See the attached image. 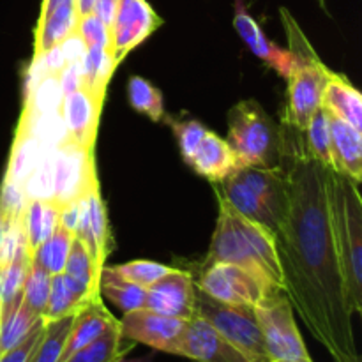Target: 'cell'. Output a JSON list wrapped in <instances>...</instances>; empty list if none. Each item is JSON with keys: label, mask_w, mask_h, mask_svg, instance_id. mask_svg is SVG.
Masks as SVG:
<instances>
[{"label": "cell", "mask_w": 362, "mask_h": 362, "mask_svg": "<svg viewBox=\"0 0 362 362\" xmlns=\"http://www.w3.org/2000/svg\"><path fill=\"white\" fill-rule=\"evenodd\" d=\"M281 161L290 211L274 235L285 293L334 362H361L329 221L325 168L311 158L303 131L281 126Z\"/></svg>", "instance_id": "1"}, {"label": "cell", "mask_w": 362, "mask_h": 362, "mask_svg": "<svg viewBox=\"0 0 362 362\" xmlns=\"http://www.w3.org/2000/svg\"><path fill=\"white\" fill-rule=\"evenodd\" d=\"M218 204V225L204 264L225 262V264L239 265L264 281L285 290L281 264L276 253L272 233L251 219L244 218L219 194Z\"/></svg>", "instance_id": "2"}, {"label": "cell", "mask_w": 362, "mask_h": 362, "mask_svg": "<svg viewBox=\"0 0 362 362\" xmlns=\"http://www.w3.org/2000/svg\"><path fill=\"white\" fill-rule=\"evenodd\" d=\"M329 221L346 299L352 313H362V200L359 184L327 168Z\"/></svg>", "instance_id": "3"}, {"label": "cell", "mask_w": 362, "mask_h": 362, "mask_svg": "<svg viewBox=\"0 0 362 362\" xmlns=\"http://www.w3.org/2000/svg\"><path fill=\"white\" fill-rule=\"evenodd\" d=\"M279 14H281L283 27L290 42V52L297 59L296 67L290 71L286 78L288 80V105H286V115L283 122L304 131L311 115L322 106V94H324L331 69L317 55L292 13L286 7H281Z\"/></svg>", "instance_id": "4"}, {"label": "cell", "mask_w": 362, "mask_h": 362, "mask_svg": "<svg viewBox=\"0 0 362 362\" xmlns=\"http://www.w3.org/2000/svg\"><path fill=\"white\" fill-rule=\"evenodd\" d=\"M226 141L239 166L274 168L281 161V127L255 99H244L230 110Z\"/></svg>", "instance_id": "5"}, {"label": "cell", "mask_w": 362, "mask_h": 362, "mask_svg": "<svg viewBox=\"0 0 362 362\" xmlns=\"http://www.w3.org/2000/svg\"><path fill=\"white\" fill-rule=\"evenodd\" d=\"M193 317L207 322L216 332H219L226 341L243 350L250 359L255 362H269L253 308L221 303V300L212 299L197 286L194 288Z\"/></svg>", "instance_id": "6"}, {"label": "cell", "mask_w": 362, "mask_h": 362, "mask_svg": "<svg viewBox=\"0 0 362 362\" xmlns=\"http://www.w3.org/2000/svg\"><path fill=\"white\" fill-rule=\"evenodd\" d=\"M269 362L311 361L285 290L276 288L253 308Z\"/></svg>", "instance_id": "7"}, {"label": "cell", "mask_w": 362, "mask_h": 362, "mask_svg": "<svg viewBox=\"0 0 362 362\" xmlns=\"http://www.w3.org/2000/svg\"><path fill=\"white\" fill-rule=\"evenodd\" d=\"M194 283L212 299L247 308H255L272 290L279 288L239 265L225 262L202 265L200 276Z\"/></svg>", "instance_id": "8"}, {"label": "cell", "mask_w": 362, "mask_h": 362, "mask_svg": "<svg viewBox=\"0 0 362 362\" xmlns=\"http://www.w3.org/2000/svg\"><path fill=\"white\" fill-rule=\"evenodd\" d=\"M98 180L92 148H85L67 140L60 144L53 159V202L62 207L78 200Z\"/></svg>", "instance_id": "9"}, {"label": "cell", "mask_w": 362, "mask_h": 362, "mask_svg": "<svg viewBox=\"0 0 362 362\" xmlns=\"http://www.w3.org/2000/svg\"><path fill=\"white\" fill-rule=\"evenodd\" d=\"M187 322L189 320L166 317V315H159L156 311L141 308V310L124 313L122 320H119V325L124 339L141 343V345L159 350V352L179 356Z\"/></svg>", "instance_id": "10"}, {"label": "cell", "mask_w": 362, "mask_h": 362, "mask_svg": "<svg viewBox=\"0 0 362 362\" xmlns=\"http://www.w3.org/2000/svg\"><path fill=\"white\" fill-rule=\"evenodd\" d=\"M163 25L147 0H117V13L112 25V55L122 62L131 49L140 46Z\"/></svg>", "instance_id": "11"}, {"label": "cell", "mask_w": 362, "mask_h": 362, "mask_svg": "<svg viewBox=\"0 0 362 362\" xmlns=\"http://www.w3.org/2000/svg\"><path fill=\"white\" fill-rule=\"evenodd\" d=\"M233 175L253 193L258 204L267 211L276 228H281L290 211V193L286 173L281 166L262 168V166H239ZM278 233V232H276Z\"/></svg>", "instance_id": "12"}, {"label": "cell", "mask_w": 362, "mask_h": 362, "mask_svg": "<svg viewBox=\"0 0 362 362\" xmlns=\"http://www.w3.org/2000/svg\"><path fill=\"white\" fill-rule=\"evenodd\" d=\"M194 288L197 283L191 272L173 267V271L145 288L144 308L166 317L189 320L193 318Z\"/></svg>", "instance_id": "13"}, {"label": "cell", "mask_w": 362, "mask_h": 362, "mask_svg": "<svg viewBox=\"0 0 362 362\" xmlns=\"http://www.w3.org/2000/svg\"><path fill=\"white\" fill-rule=\"evenodd\" d=\"M103 103L83 87L64 95L59 115L71 141L94 151Z\"/></svg>", "instance_id": "14"}, {"label": "cell", "mask_w": 362, "mask_h": 362, "mask_svg": "<svg viewBox=\"0 0 362 362\" xmlns=\"http://www.w3.org/2000/svg\"><path fill=\"white\" fill-rule=\"evenodd\" d=\"M179 356L193 362H255L202 318H189Z\"/></svg>", "instance_id": "15"}, {"label": "cell", "mask_w": 362, "mask_h": 362, "mask_svg": "<svg viewBox=\"0 0 362 362\" xmlns=\"http://www.w3.org/2000/svg\"><path fill=\"white\" fill-rule=\"evenodd\" d=\"M74 237H78L87 246L98 271H103L106 257L112 250V235H110L108 216H106V207L101 198L98 180L85 193L80 225Z\"/></svg>", "instance_id": "16"}, {"label": "cell", "mask_w": 362, "mask_h": 362, "mask_svg": "<svg viewBox=\"0 0 362 362\" xmlns=\"http://www.w3.org/2000/svg\"><path fill=\"white\" fill-rule=\"evenodd\" d=\"M233 27L239 32V35L243 37V41L246 42L247 48H250L258 59H262L265 64H269V66H271L272 69L278 71L281 76L288 78L290 71H292L297 64L296 55H293L292 52L281 49L279 46H276L271 39H267V35L264 34L260 25H258L257 21H255V18L246 11L243 0H235Z\"/></svg>", "instance_id": "17"}, {"label": "cell", "mask_w": 362, "mask_h": 362, "mask_svg": "<svg viewBox=\"0 0 362 362\" xmlns=\"http://www.w3.org/2000/svg\"><path fill=\"white\" fill-rule=\"evenodd\" d=\"M76 21L74 0H42L34 34V57L60 45L67 35L73 34Z\"/></svg>", "instance_id": "18"}, {"label": "cell", "mask_w": 362, "mask_h": 362, "mask_svg": "<svg viewBox=\"0 0 362 362\" xmlns=\"http://www.w3.org/2000/svg\"><path fill=\"white\" fill-rule=\"evenodd\" d=\"M332 170L350 177L356 184L362 180V131L329 115Z\"/></svg>", "instance_id": "19"}, {"label": "cell", "mask_w": 362, "mask_h": 362, "mask_svg": "<svg viewBox=\"0 0 362 362\" xmlns=\"http://www.w3.org/2000/svg\"><path fill=\"white\" fill-rule=\"evenodd\" d=\"M117 318L110 313L103 304L101 296L88 300L76 315H74L73 325H71L69 336H67L66 346H64L62 362L69 356H73L76 350L83 349L90 341L103 334L110 325H113Z\"/></svg>", "instance_id": "20"}, {"label": "cell", "mask_w": 362, "mask_h": 362, "mask_svg": "<svg viewBox=\"0 0 362 362\" xmlns=\"http://www.w3.org/2000/svg\"><path fill=\"white\" fill-rule=\"evenodd\" d=\"M189 166L198 175L205 177L212 184H219L233 170L239 168V163H237V158L228 141L209 131L204 140H202L198 151L194 152Z\"/></svg>", "instance_id": "21"}, {"label": "cell", "mask_w": 362, "mask_h": 362, "mask_svg": "<svg viewBox=\"0 0 362 362\" xmlns=\"http://www.w3.org/2000/svg\"><path fill=\"white\" fill-rule=\"evenodd\" d=\"M322 106L327 110L329 115L338 117L343 122L362 131V95L345 76L332 71L329 73L322 94Z\"/></svg>", "instance_id": "22"}, {"label": "cell", "mask_w": 362, "mask_h": 362, "mask_svg": "<svg viewBox=\"0 0 362 362\" xmlns=\"http://www.w3.org/2000/svg\"><path fill=\"white\" fill-rule=\"evenodd\" d=\"M98 296H101V293L88 292L83 285L74 281L66 272L52 276V290H49L46 310L42 313V320L52 322L57 318L67 317V315L78 313L88 300Z\"/></svg>", "instance_id": "23"}, {"label": "cell", "mask_w": 362, "mask_h": 362, "mask_svg": "<svg viewBox=\"0 0 362 362\" xmlns=\"http://www.w3.org/2000/svg\"><path fill=\"white\" fill-rule=\"evenodd\" d=\"M53 151H57V148L48 147V145H45L37 138L30 136V134L18 133L16 131V138H14L13 151H11V158L9 163H7V172L4 180H9V182H16L23 186L28 175Z\"/></svg>", "instance_id": "24"}, {"label": "cell", "mask_w": 362, "mask_h": 362, "mask_svg": "<svg viewBox=\"0 0 362 362\" xmlns=\"http://www.w3.org/2000/svg\"><path fill=\"white\" fill-rule=\"evenodd\" d=\"M59 204L53 200H30L23 214V228L28 253H32L55 232L59 226Z\"/></svg>", "instance_id": "25"}, {"label": "cell", "mask_w": 362, "mask_h": 362, "mask_svg": "<svg viewBox=\"0 0 362 362\" xmlns=\"http://www.w3.org/2000/svg\"><path fill=\"white\" fill-rule=\"evenodd\" d=\"M99 293L115 304L122 313L144 308L145 288L117 274L112 267H103L99 274Z\"/></svg>", "instance_id": "26"}, {"label": "cell", "mask_w": 362, "mask_h": 362, "mask_svg": "<svg viewBox=\"0 0 362 362\" xmlns=\"http://www.w3.org/2000/svg\"><path fill=\"white\" fill-rule=\"evenodd\" d=\"M117 66L119 64L113 59L112 49L99 48V46L87 48L83 64H81V87L105 101L106 88Z\"/></svg>", "instance_id": "27"}, {"label": "cell", "mask_w": 362, "mask_h": 362, "mask_svg": "<svg viewBox=\"0 0 362 362\" xmlns=\"http://www.w3.org/2000/svg\"><path fill=\"white\" fill-rule=\"evenodd\" d=\"M41 320L42 317H37L25 306L21 296L14 303H11L2 311V318H0V354L7 352L23 341Z\"/></svg>", "instance_id": "28"}, {"label": "cell", "mask_w": 362, "mask_h": 362, "mask_svg": "<svg viewBox=\"0 0 362 362\" xmlns=\"http://www.w3.org/2000/svg\"><path fill=\"white\" fill-rule=\"evenodd\" d=\"M133 346V341L124 346L122 332H120L119 320H117L99 338L85 345L83 349L76 350L73 356L67 357L64 362H112L119 359V357H126Z\"/></svg>", "instance_id": "29"}, {"label": "cell", "mask_w": 362, "mask_h": 362, "mask_svg": "<svg viewBox=\"0 0 362 362\" xmlns=\"http://www.w3.org/2000/svg\"><path fill=\"white\" fill-rule=\"evenodd\" d=\"M73 233L64 226H57L55 232L32 253V265L45 269L48 274L55 276L64 272L67 257H69Z\"/></svg>", "instance_id": "30"}, {"label": "cell", "mask_w": 362, "mask_h": 362, "mask_svg": "<svg viewBox=\"0 0 362 362\" xmlns=\"http://www.w3.org/2000/svg\"><path fill=\"white\" fill-rule=\"evenodd\" d=\"M74 315L76 313L57 318V320L52 322H45L41 341H39L37 349L34 350L28 362H62L64 346H66Z\"/></svg>", "instance_id": "31"}, {"label": "cell", "mask_w": 362, "mask_h": 362, "mask_svg": "<svg viewBox=\"0 0 362 362\" xmlns=\"http://www.w3.org/2000/svg\"><path fill=\"white\" fill-rule=\"evenodd\" d=\"M304 133V141L311 158L320 161L325 168H332L331 133H329V113L324 106L311 115Z\"/></svg>", "instance_id": "32"}, {"label": "cell", "mask_w": 362, "mask_h": 362, "mask_svg": "<svg viewBox=\"0 0 362 362\" xmlns=\"http://www.w3.org/2000/svg\"><path fill=\"white\" fill-rule=\"evenodd\" d=\"M127 99L133 110L144 113L148 119L159 122L165 115L163 94L156 85L141 76H131L127 81Z\"/></svg>", "instance_id": "33"}, {"label": "cell", "mask_w": 362, "mask_h": 362, "mask_svg": "<svg viewBox=\"0 0 362 362\" xmlns=\"http://www.w3.org/2000/svg\"><path fill=\"white\" fill-rule=\"evenodd\" d=\"M64 272L71 276L74 281L83 285L88 292L99 293V274H101V271H98L87 246L78 237H73Z\"/></svg>", "instance_id": "34"}, {"label": "cell", "mask_w": 362, "mask_h": 362, "mask_svg": "<svg viewBox=\"0 0 362 362\" xmlns=\"http://www.w3.org/2000/svg\"><path fill=\"white\" fill-rule=\"evenodd\" d=\"M30 264V255L23 251L16 255L9 264L0 265V310L2 311L21 296Z\"/></svg>", "instance_id": "35"}, {"label": "cell", "mask_w": 362, "mask_h": 362, "mask_svg": "<svg viewBox=\"0 0 362 362\" xmlns=\"http://www.w3.org/2000/svg\"><path fill=\"white\" fill-rule=\"evenodd\" d=\"M49 290H52V274H48L45 269L30 264L23 290H21V299H23L25 306L37 317H42L49 299Z\"/></svg>", "instance_id": "36"}, {"label": "cell", "mask_w": 362, "mask_h": 362, "mask_svg": "<svg viewBox=\"0 0 362 362\" xmlns=\"http://www.w3.org/2000/svg\"><path fill=\"white\" fill-rule=\"evenodd\" d=\"M112 269L117 274L124 276L126 279L144 286V288H147L152 283H156L158 279H161L163 276L168 274L170 271H173V267H170V265L159 264V262L152 260L127 262V264L122 265H113Z\"/></svg>", "instance_id": "37"}, {"label": "cell", "mask_w": 362, "mask_h": 362, "mask_svg": "<svg viewBox=\"0 0 362 362\" xmlns=\"http://www.w3.org/2000/svg\"><path fill=\"white\" fill-rule=\"evenodd\" d=\"M170 126H172L173 133H175L177 144H179L184 161L189 165L194 152L198 151L209 129L204 124L198 122V120H170Z\"/></svg>", "instance_id": "38"}, {"label": "cell", "mask_w": 362, "mask_h": 362, "mask_svg": "<svg viewBox=\"0 0 362 362\" xmlns=\"http://www.w3.org/2000/svg\"><path fill=\"white\" fill-rule=\"evenodd\" d=\"M28 202L30 200L21 184L4 180L0 187V214L6 221H16L23 218Z\"/></svg>", "instance_id": "39"}, {"label": "cell", "mask_w": 362, "mask_h": 362, "mask_svg": "<svg viewBox=\"0 0 362 362\" xmlns=\"http://www.w3.org/2000/svg\"><path fill=\"white\" fill-rule=\"evenodd\" d=\"M76 32L83 39L87 48L99 46V48L112 49V30L101 20H98L94 14L80 18L76 21Z\"/></svg>", "instance_id": "40"}, {"label": "cell", "mask_w": 362, "mask_h": 362, "mask_svg": "<svg viewBox=\"0 0 362 362\" xmlns=\"http://www.w3.org/2000/svg\"><path fill=\"white\" fill-rule=\"evenodd\" d=\"M42 331H45V320L39 322L34 329H32L30 334L23 339L21 343H18L16 346H13L7 352L0 354V362H28L30 361L32 354L37 349L39 341L42 338Z\"/></svg>", "instance_id": "41"}, {"label": "cell", "mask_w": 362, "mask_h": 362, "mask_svg": "<svg viewBox=\"0 0 362 362\" xmlns=\"http://www.w3.org/2000/svg\"><path fill=\"white\" fill-rule=\"evenodd\" d=\"M83 197L78 198V200L64 204L62 207H60V212H59V225L64 226L66 230H69L73 235L76 233L78 225H80L81 209H83Z\"/></svg>", "instance_id": "42"}, {"label": "cell", "mask_w": 362, "mask_h": 362, "mask_svg": "<svg viewBox=\"0 0 362 362\" xmlns=\"http://www.w3.org/2000/svg\"><path fill=\"white\" fill-rule=\"evenodd\" d=\"M60 48H62L64 57H66V64H81L85 59V53H87V46H85L83 39L78 35L76 30L60 42Z\"/></svg>", "instance_id": "43"}, {"label": "cell", "mask_w": 362, "mask_h": 362, "mask_svg": "<svg viewBox=\"0 0 362 362\" xmlns=\"http://www.w3.org/2000/svg\"><path fill=\"white\" fill-rule=\"evenodd\" d=\"M115 13H117V0H95L94 9H92V14H94L98 20H101L110 30H112Z\"/></svg>", "instance_id": "44"}, {"label": "cell", "mask_w": 362, "mask_h": 362, "mask_svg": "<svg viewBox=\"0 0 362 362\" xmlns=\"http://www.w3.org/2000/svg\"><path fill=\"white\" fill-rule=\"evenodd\" d=\"M94 4H95V0H74V9H76L78 20L83 16H88V14H92Z\"/></svg>", "instance_id": "45"}, {"label": "cell", "mask_w": 362, "mask_h": 362, "mask_svg": "<svg viewBox=\"0 0 362 362\" xmlns=\"http://www.w3.org/2000/svg\"><path fill=\"white\" fill-rule=\"evenodd\" d=\"M6 225H7V221H6V219H4V216L0 214V240H2L4 232H6Z\"/></svg>", "instance_id": "46"}, {"label": "cell", "mask_w": 362, "mask_h": 362, "mask_svg": "<svg viewBox=\"0 0 362 362\" xmlns=\"http://www.w3.org/2000/svg\"><path fill=\"white\" fill-rule=\"evenodd\" d=\"M112 362H147V359H126V357H119V359Z\"/></svg>", "instance_id": "47"}, {"label": "cell", "mask_w": 362, "mask_h": 362, "mask_svg": "<svg viewBox=\"0 0 362 362\" xmlns=\"http://www.w3.org/2000/svg\"><path fill=\"white\" fill-rule=\"evenodd\" d=\"M318 2V6L322 7V11H324V13H327L329 14V6H327V0H317Z\"/></svg>", "instance_id": "48"}, {"label": "cell", "mask_w": 362, "mask_h": 362, "mask_svg": "<svg viewBox=\"0 0 362 362\" xmlns=\"http://www.w3.org/2000/svg\"><path fill=\"white\" fill-rule=\"evenodd\" d=\"M292 362H313V359L311 361H292Z\"/></svg>", "instance_id": "49"}, {"label": "cell", "mask_w": 362, "mask_h": 362, "mask_svg": "<svg viewBox=\"0 0 362 362\" xmlns=\"http://www.w3.org/2000/svg\"><path fill=\"white\" fill-rule=\"evenodd\" d=\"M0 318H2V311H0Z\"/></svg>", "instance_id": "50"}]
</instances>
